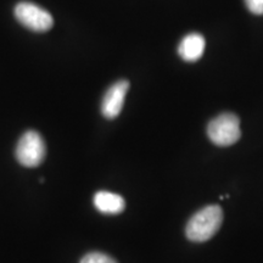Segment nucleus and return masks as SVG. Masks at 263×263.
<instances>
[{
    "label": "nucleus",
    "mask_w": 263,
    "mask_h": 263,
    "mask_svg": "<svg viewBox=\"0 0 263 263\" xmlns=\"http://www.w3.org/2000/svg\"><path fill=\"white\" fill-rule=\"evenodd\" d=\"M14 14L20 24L33 32H48L54 25L50 12L31 2H20L15 6Z\"/></svg>",
    "instance_id": "4"
},
{
    "label": "nucleus",
    "mask_w": 263,
    "mask_h": 263,
    "mask_svg": "<svg viewBox=\"0 0 263 263\" xmlns=\"http://www.w3.org/2000/svg\"><path fill=\"white\" fill-rule=\"evenodd\" d=\"M245 4L252 14L263 15V0H245Z\"/></svg>",
    "instance_id": "9"
},
{
    "label": "nucleus",
    "mask_w": 263,
    "mask_h": 263,
    "mask_svg": "<svg viewBox=\"0 0 263 263\" xmlns=\"http://www.w3.org/2000/svg\"><path fill=\"white\" fill-rule=\"evenodd\" d=\"M207 134L217 146L227 147L240 139V120L234 114L226 112L213 118L207 127Z\"/></svg>",
    "instance_id": "2"
},
{
    "label": "nucleus",
    "mask_w": 263,
    "mask_h": 263,
    "mask_svg": "<svg viewBox=\"0 0 263 263\" xmlns=\"http://www.w3.org/2000/svg\"><path fill=\"white\" fill-rule=\"evenodd\" d=\"M205 38L199 33H190L185 35L178 47V54L184 61L194 62L202 57L205 51Z\"/></svg>",
    "instance_id": "6"
},
{
    "label": "nucleus",
    "mask_w": 263,
    "mask_h": 263,
    "mask_svg": "<svg viewBox=\"0 0 263 263\" xmlns=\"http://www.w3.org/2000/svg\"><path fill=\"white\" fill-rule=\"evenodd\" d=\"M80 263H117L116 259H114L111 256L103 252H89L83 258L81 259Z\"/></svg>",
    "instance_id": "8"
},
{
    "label": "nucleus",
    "mask_w": 263,
    "mask_h": 263,
    "mask_svg": "<svg viewBox=\"0 0 263 263\" xmlns=\"http://www.w3.org/2000/svg\"><path fill=\"white\" fill-rule=\"evenodd\" d=\"M94 205L100 212L106 215H118L123 212L126 202L118 194L110 192H99L94 195Z\"/></svg>",
    "instance_id": "7"
},
{
    "label": "nucleus",
    "mask_w": 263,
    "mask_h": 263,
    "mask_svg": "<svg viewBox=\"0 0 263 263\" xmlns=\"http://www.w3.org/2000/svg\"><path fill=\"white\" fill-rule=\"evenodd\" d=\"M223 222V212L219 206L210 205L196 212L185 228V234L190 241L203 242L218 232Z\"/></svg>",
    "instance_id": "1"
},
{
    "label": "nucleus",
    "mask_w": 263,
    "mask_h": 263,
    "mask_svg": "<svg viewBox=\"0 0 263 263\" xmlns=\"http://www.w3.org/2000/svg\"><path fill=\"white\" fill-rule=\"evenodd\" d=\"M129 89V82L121 80L111 85L105 93L101 101V114L107 120H114L121 114L123 108L124 99Z\"/></svg>",
    "instance_id": "5"
},
{
    "label": "nucleus",
    "mask_w": 263,
    "mask_h": 263,
    "mask_svg": "<svg viewBox=\"0 0 263 263\" xmlns=\"http://www.w3.org/2000/svg\"><path fill=\"white\" fill-rule=\"evenodd\" d=\"M47 155V146L41 134L27 130L20 138L16 146V159L24 167L33 168L41 164Z\"/></svg>",
    "instance_id": "3"
}]
</instances>
